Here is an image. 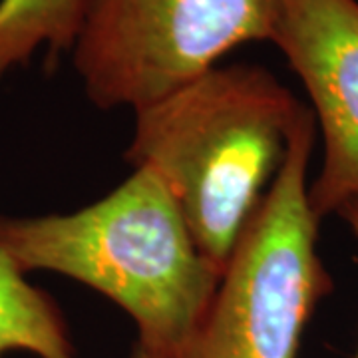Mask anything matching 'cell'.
Wrapping results in <instances>:
<instances>
[{
    "label": "cell",
    "mask_w": 358,
    "mask_h": 358,
    "mask_svg": "<svg viewBox=\"0 0 358 358\" xmlns=\"http://www.w3.org/2000/svg\"><path fill=\"white\" fill-rule=\"evenodd\" d=\"M0 251L24 275L48 271L108 296L134 319L138 346L164 358L189 343L221 279L145 167L74 213L0 217Z\"/></svg>",
    "instance_id": "6da1fadb"
},
{
    "label": "cell",
    "mask_w": 358,
    "mask_h": 358,
    "mask_svg": "<svg viewBox=\"0 0 358 358\" xmlns=\"http://www.w3.org/2000/svg\"><path fill=\"white\" fill-rule=\"evenodd\" d=\"M336 215H341V217L345 219L346 223H348V227H350V231L355 233V237L358 239V201L346 203ZM355 358H358V352Z\"/></svg>",
    "instance_id": "ba28073f"
},
{
    "label": "cell",
    "mask_w": 358,
    "mask_h": 358,
    "mask_svg": "<svg viewBox=\"0 0 358 358\" xmlns=\"http://www.w3.org/2000/svg\"><path fill=\"white\" fill-rule=\"evenodd\" d=\"M90 0H0V80L46 50L54 70L72 52Z\"/></svg>",
    "instance_id": "8992f818"
},
{
    "label": "cell",
    "mask_w": 358,
    "mask_h": 358,
    "mask_svg": "<svg viewBox=\"0 0 358 358\" xmlns=\"http://www.w3.org/2000/svg\"><path fill=\"white\" fill-rule=\"evenodd\" d=\"M285 0H90L72 60L102 110L162 100L245 42L273 40Z\"/></svg>",
    "instance_id": "277c9868"
},
{
    "label": "cell",
    "mask_w": 358,
    "mask_h": 358,
    "mask_svg": "<svg viewBox=\"0 0 358 358\" xmlns=\"http://www.w3.org/2000/svg\"><path fill=\"white\" fill-rule=\"evenodd\" d=\"M307 110L267 68L217 64L136 110L126 159L164 181L199 251L223 273Z\"/></svg>",
    "instance_id": "7a4b0ae2"
},
{
    "label": "cell",
    "mask_w": 358,
    "mask_h": 358,
    "mask_svg": "<svg viewBox=\"0 0 358 358\" xmlns=\"http://www.w3.org/2000/svg\"><path fill=\"white\" fill-rule=\"evenodd\" d=\"M134 358H164V357H157V355H152V352L143 350V348H140V346H136V352H134Z\"/></svg>",
    "instance_id": "9c48e42d"
},
{
    "label": "cell",
    "mask_w": 358,
    "mask_h": 358,
    "mask_svg": "<svg viewBox=\"0 0 358 358\" xmlns=\"http://www.w3.org/2000/svg\"><path fill=\"white\" fill-rule=\"evenodd\" d=\"M8 352L78 358L54 299L26 281L24 273L0 251V358Z\"/></svg>",
    "instance_id": "52a82bcc"
},
{
    "label": "cell",
    "mask_w": 358,
    "mask_h": 358,
    "mask_svg": "<svg viewBox=\"0 0 358 358\" xmlns=\"http://www.w3.org/2000/svg\"><path fill=\"white\" fill-rule=\"evenodd\" d=\"M271 42L307 90L322 134L308 185L320 221L358 201V0H285Z\"/></svg>",
    "instance_id": "5b68a950"
},
{
    "label": "cell",
    "mask_w": 358,
    "mask_h": 358,
    "mask_svg": "<svg viewBox=\"0 0 358 358\" xmlns=\"http://www.w3.org/2000/svg\"><path fill=\"white\" fill-rule=\"evenodd\" d=\"M315 138L308 108L178 358H296L308 319L333 291L317 251L320 221L308 203Z\"/></svg>",
    "instance_id": "3957f363"
}]
</instances>
